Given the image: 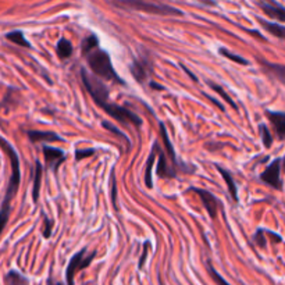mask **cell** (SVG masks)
I'll return each instance as SVG.
<instances>
[{
	"mask_svg": "<svg viewBox=\"0 0 285 285\" xmlns=\"http://www.w3.org/2000/svg\"><path fill=\"white\" fill-rule=\"evenodd\" d=\"M86 61L89 68L92 70V73L98 77V78H103L107 81H113L117 83H124V81L120 78V75L116 73L113 63H111L110 55L106 50H102L99 47H96L95 50H92L91 53L85 56Z\"/></svg>",
	"mask_w": 285,
	"mask_h": 285,
	"instance_id": "6da1fadb",
	"label": "cell"
},
{
	"mask_svg": "<svg viewBox=\"0 0 285 285\" xmlns=\"http://www.w3.org/2000/svg\"><path fill=\"white\" fill-rule=\"evenodd\" d=\"M111 3L124 10H135V11H143L149 14H159V16H183V11L167 4H160L155 1H146V0H111Z\"/></svg>",
	"mask_w": 285,
	"mask_h": 285,
	"instance_id": "7a4b0ae2",
	"label": "cell"
},
{
	"mask_svg": "<svg viewBox=\"0 0 285 285\" xmlns=\"http://www.w3.org/2000/svg\"><path fill=\"white\" fill-rule=\"evenodd\" d=\"M0 147L7 153V156L10 159V164H11V177H10L9 185H7V191H6V196L4 201H10L14 198V195L17 193L20 186V180H21V170H20V159L17 152L13 149V146L10 145L6 139H3L0 137Z\"/></svg>",
	"mask_w": 285,
	"mask_h": 285,
	"instance_id": "3957f363",
	"label": "cell"
},
{
	"mask_svg": "<svg viewBox=\"0 0 285 285\" xmlns=\"http://www.w3.org/2000/svg\"><path fill=\"white\" fill-rule=\"evenodd\" d=\"M81 78H82V82L88 93L92 96L93 102L99 107L103 103L109 102V91H107L106 85L102 82L98 77H92L91 74L86 73L85 70H81Z\"/></svg>",
	"mask_w": 285,
	"mask_h": 285,
	"instance_id": "277c9868",
	"label": "cell"
},
{
	"mask_svg": "<svg viewBox=\"0 0 285 285\" xmlns=\"http://www.w3.org/2000/svg\"><path fill=\"white\" fill-rule=\"evenodd\" d=\"M95 256H96V252H92L91 255H86V249H82V250H80L74 255L71 260H70V263H68V266H67V270H65L67 285H74L75 274L89 266Z\"/></svg>",
	"mask_w": 285,
	"mask_h": 285,
	"instance_id": "5b68a950",
	"label": "cell"
},
{
	"mask_svg": "<svg viewBox=\"0 0 285 285\" xmlns=\"http://www.w3.org/2000/svg\"><path fill=\"white\" fill-rule=\"evenodd\" d=\"M101 107L110 116L111 119H114L116 121L124 122V124H132L135 127H139L142 124L141 119L134 111L128 110V109H125V107H122L120 104H116V103H111L110 101L103 103Z\"/></svg>",
	"mask_w": 285,
	"mask_h": 285,
	"instance_id": "8992f818",
	"label": "cell"
},
{
	"mask_svg": "<svg viewBox=\"0 0 285 285\" xmlns=\"http://www.w3.org/2000/svg\"><path fill=\"white\" fill-rule=\"evenodd\" d=\"M281 164H283V159L278 157L273 163H270L267 168L260 174V178L263 183L270 185L274 189H281L283 181H281Z\"/></svg>",
	"mask_w": 285,
	"mask_h": 285,
	"instance_id": "52a82bcc",
	"label": "cell"
},
{
	"mask_svg": "<svg viewBox=\"0 0 285 285\" xmlns=\"http://www.w3.org/2000/svg\"><path fill=\"white\" fill-rule=\"evenodd\" d=\"M42 150H43V156H45L49 168L56 173L59 170V167L61 166V163L65 160V152H63L61 149H57V147L47 146V145H45Z\"/></svg>",
	"mask_w": 285,
	"mask_h": 285,
	"instance_id": "ba28073f",
	"label": "cell"
},
{
	"mask_svg": "<svg viewBox=\"0 0 285 285\" xmlns=\"http://www.w3.org/2000/svg\"><path fill=\"white\" fill-rule=\"evenodd\" d=\"M193 192L198 193L199 195V198H201V201H202L203 206H204V209L207 210L209 213V216L212 217V219H216L217 217V209H219V202H217V199H216V196L210 193L209 191H206V189H199V188H192Z\"/></svg>",
	"mask_w": 285,
	"mask_h": 285,
	"instance_id": "9c48e42d",
	"label": "cell"
},
{
	"mask_svg": "<svg viewBox=\"0 0 285 285\" xmlns=\"http://www.w3.org/2000/svg\"><path fill=\"white\" fill-rule=\"evenodd\" d=\"M259 7L271 19L278 20V21L285 20L284 7L280 3H277L276 0H259Z\"/></svg>",
	"mask_w": 285,
	"mask_h": 285,
	"instance_id": "30bf717a",
	"label": "cell"
},
{
	"mask_svg": "<svg viewBox=\"0 0 285 285\" xmlns=\"http://www.w3.org/2000/svg\"><path fill=\"white\" fill-rule=\"evenodd\" d=\"M129 68H131V73L134 75V78L138 82H145L152 67H150V61L149 60H146V59H138V60L132 61V64L129 65Z\"/></svg>",
	"mask_w": 285,
	"mask_h": 285,
	"instance_id": "8fae6325",
	"label": "cell"
},
{
	"mask_svg": "<svg viewBox=\"0 0 285 285\" xmlns=\"http://www.w3.org/2000/svg\"><path fill=\"white\" fill-rule=\"evenodd\" d=\"M27 135L29 141L32 143H39V142H60L63 141L61 137H59L56 132H52V131H27Z\"/></svg>",
	"mask_w": 285,
	"mask_h": 285,
	"instance_id": "7c38bea8",
	"label": "cell"
},
{
	"mask_svg": "<svg viewBox=\"0 0 285 285\" xmlns=\"http://www.w3.org/2000/svg\"><path fill=\"white\" fill-rule=\"evenodd\" d=\"M267 116L271 121L274 132L278 139H284L285 135V114L283 111H267Z\"/></svg>",
	"mask_w": 285,
	"mask_h": 285,
	"instance_id": "4fadbf2b",
	"label": "cell"
},
{
	"mask_svg": "<svg viewBox=\"0 0 285 285\" xmlns=\"http://www.w3.org/2000/svg\"><path fill=\"white\" fill-rule=\"evenodd\" d=\"M159 143H155L153 145V149L150 152V155L147 157L146 162V171H145V184H146L147 188H153V180H152V168H153V163H155V159H156V155L159 153Z\"/></svg>",
	"mask_w": 285,
	"mask_h": 285,
	"instance_id": "5bb4252c",
	"label": "cell"
},
{
	"mask_svg": "<svg viewBox=\"0 0 285 285\" xmlns=\"http://www.w3.org/2000/svg\"><path fill=\"white\" fill-rule=\"evenodd\" d=\"M217 170H219V173L223 175V178H224V181H225V184H227L228 192L231 193L232 199H234L235 202H238V189H237V184H235V181H234V178H232V174H231L230 171H227L225 168H223L221 166H217Z\"/></svg>",
	"mask_w": 285,
	"mask_h": 285,
	"instance_id": "9a60e30c",
	"label": "cell"
},
{
	"mask_svg": "<svg viewBox=\"0 0 285 285\" xmlns=\"http://www.w3.org/2000/svg\"><path fill=\"white\" fill-rule=\"evenodd\" d=\"M42 174H43V166L38 160L35 167V178H34V188H32V201L34 203L38 202L39 193H41V185H42Z\"/></svg>",
	"mask_w": 285,
	"mask_h": 285,
	"instance_id": "2e32d148",
	"label": "cell"
},
{
	"mask_svg": "<svg viewBox=\"0 0 285 285\" xmlns=\"http://www.w3.org/2000/svg\"><path fill=\"white\" fill-rule=\"evenodd\" d=\"M258 20H259V22H260V25L265 28L267 32H270L271 35L280 38V39H283V38L285 37V29L283 25L276 24V22H270V21H266V20H262V19H258Z\"/></svg>",
	"mask_w": 285,
	"mask_h": 285,
	"instance_id": "e0dca14e",
	"label": "cell"
},
{
	"mask_svg": "<svg viewBox=\"0 0 285 285\" xmlns=\"http://www.w3.org/2000/svg\"><path fill=\"white\" fill-rule=\"evenodd\" d=\"M160 134H162V138H163V142H164V147H166L167 153H168V157H170V160L174 163V166H175V164H177V156H175L174 146H173L171 141H170V138H168L167 129H166V127H164V124H163V122L160 124Z\"/></svg>",
	"mask_w": 285,
	"mask_h": 285,
	"instance_id": "ac0fdd59",
	"label": "cell"
},
{
	"mask_svg": "<svg viewBox=\"0 0 285 285\" xmlns=\"http://www.w3.org/2000/svg\"><path fill=\"white\" fill-rule=\"evenodd\" d=\"M157 175L159 177H175L174 170H170L167 166L166 155L159 150V162H157Z\"/></svg>",
	"mask_w": 285,
	"mask_h": 285,
	"instance_id": "d6986e66",
	"label": "cell"
},
{
	"mask_svg": "<svg viewBox=\"0 0 285 285\" xmlns=\"http://www.w3.org/2000/svg\"><path fill=\"white\" fill-rule=\"evenodd\" d=\"M4 284L6 285H29L25 277L20 274L19 271H9L4 277Z\"/></svg>",
	"mask_w": 285,
	"mask_h": 285,
	"instance_id": "ffe728a7",
	"label": "cell"
},
{
	"mask_svg": "<svg viewBox=\"0 0 285 285\" xmlns=\"http://www.w3.org/2000/svg\"><path fill=\"white\" fill-rule=\"evenodd\" d=\"M57 55L60 59H68L70 56L73 55V45L70 43V41H67L64 38H61L57 42Z\"/></svg>",
	"mask_w": 285,
	"mask_h": 285,
	"instance_id": "44dd1931",
	"label": "cell"
},
{
	"mask_svg": "<svg viewBox=\"0 0 285 285\" xmlns=\"http://www.w3.org/2000/svg\"><path fill=\"white\" fill-rule=\"evenodd\" d=\"M6 38L9 39L10 42H13L16 45H20V46L22 47H31V43L25 39V35H24L22 31H11V32H9L6 35Z\"/></svg>",
	"mask_w": 285,
	"mask_h": 285,
	"instance_id": "7402d4cb",
	"label": "cell"
},
{
	"mask_svg": "<svg viewBox=\"0 0 285 285\" xmlns=\"http://www.w3.org/2000/svg\"><path fill=\"white\" fill-rule=\"evenodd\" d=\"M98 46H99V39H98V37L96 35H89V37L83 39L82 55L86 56L88 53H91L92 50H95Z\"/></svg>",
	"mask_w": 285,
	"mask_h": 285,
	"instance_id": "603a6c76",
	"label": "cell"
},
{
	"mask_svg": "<svg viewBox=\"0 0 285 285\" xmlns=\"http://www.w3.org/2000/svg\"><path fill=\"white\" fill-rule=\"evenodd\" d=\"M10 203H11L10 201H3L1 209H0V235L4 230V227L7 225V221H9Z\"/></svg>",
	"mask_w": 285,
	"mask_h": 285,
	"instance_id": "cb8c5ba5",
	"label": "cell"
},
{
	"mask_svg": "<svg viewBox=\"0 0 285 285\" xmlns=\"http://www.w3.org/2000/svg\"><path fill=\"white\" fill-rule=\"evenodd\" d=\"M220 55H223L224 57H227V59H230L231 61H234V63H237V64H242V65H248L249 61L246 59H244L242 56L235 55V53H232L230 50H227L225 47H221L220 50Z\"/></svg>",
	"mask_w": 285,
	"mask_h": 285,
	"instance_id": "d4e9b609",
	"label": "cell"
},
{
	"mask_svg": "<svg viewBox=\"0 0 285 285\" xmlns=\"http://www.w3.org/2000/svg\"><path fill=\"white\" fill-rule=\"evenodd\" d=\"M207 85H209V86H212L213 89H214L216 92L219 93L221 98H223L224 101L227 102V103H230V106L232 107V109H235V110L238 109V106H237V104L234 103V101L231 99V96H228V95L225 93V91L223 89V86H220V85H216V83H213V82H207Z\"/></svg>",
	"mask_w": 285,
	"mask_h": 285,
	"instance_id": "484cf974",
	"label": "cell"
},
{
	"mask_svg": "<svg viewBox=\"0 0 285 285\" xmlns=\"http://www.w3.org/2000/svg\"><path fill=\"white\" fill-rule=\"evenodd\" d=\"M259 131H260L262 141H263L265 146L266 147L271 146V143H273V135H271V132L268 131V128H267L265 124H262V125H259Z\"/></svg>",
	"mask_w": 285,
	"mask_h": 285,
	"instance_id": "4316f807",
	"label": "cell"
},
{
	"mask_svg": "<svg viewBox=\"0 0 285 285\" xmlns=\"http://www.w3.org/2000/svg\"><path fill=\"white\" fill-rule=\"evenodd\" d=\"M207 271H209L210 277L214 280V283H216L217 285H230L227 281H225V280H224V278H223V277L220 276V274H219V273H217V271H216V270H214V268H213L210 262L207 263Z\"/></svg>",
	"mask_w": 285,
	"mask_h": 285,
	"instance_id": "83f0119b",
	"label": "cell"
},
{
	"mask_svg": "<svg viewBox=\"0 0 285 285\" xmlns=\"http://www.w3.org/2000/svg\"><path fill=\"white\" fill-rule=\"evenodd\" d=\"M43 237L45 238H50L52 237V231H53V220H50V219H47L46 216H43Z\"/></svg>",
	"mask_w": 285,
	"mask_h": 285,
	"instance_id": "f1b7e54d",
	"label": "cell"
},
{
	"mask_svg": "<svg viewBox=\"0 0 285 285\" xmlns=\"http://www.w3.org/2000/svg\"><path fill=\"white\" fill-rule=\"evenodd\" d=\"M111 202H113L116 209H119V207H117V184H116L114 170L111 171Z\"/></svg>",
	"mask_w": 285,
	"mask_h": 285,
	"instance_id": "f546056e",
	"label": "cell"
},
{
	"mask_svg": "<svg viewBox=\"0 0 285 285\" xmlns=\"http://www.w3.org/2000/svg\"><path fill=\"white\" fill-rule=\"evenodd\" d=\"M267 67L273 71V73H277V77L284 82V77H285V67L281 64H267Z\"/></svg>",
	"mask_w": 285,
	"mask_h": 285,
	"instance_id": "4dcf8cb0",
	"label": "cell"
},
{
	"mask_svg": "<svg viewBox=\"0 0 285 285\" xmlns=\"http://www.w3.org/2000/svg\"><path fill=\"white\" fill-rule=\"evenodd\" d=\"M253 241L255 244L258 245L259 248H265L266 246V238H265V231L263 230H258L255 237H253Z\"/></svg>",
	"mask_w": 285,
	"mask_h": 285,
	"instance_id": "1f68e13d",
	"label": "cell"
},
{
	"mask_svg": "<svg viewBox=\"0 0 285 285\" xmlns=\"http://www.w3.org/2000/svg\"><path fill=\"white\" fill-rule=\"evenodd\" d=\"M102 125H103V128L109 129V131H111L113 134H116V135H120V137H122V138L125 139V141H128V142H129L128 137H127L125 134H122V132H121V131H120L119 128H116V127H114L113 124H110V122H109V121H107V122H106V121H103V124H102Z\"/></svg>",
	"mask_w": 285,
	"mask_h": 285,
	"instance_id": "d6a6232c",
	"label": "cell"
},
{
	"mask_svg": "<svg viewBox=\"0 0 285 285\" xmlns=\"http://www.w3.org/2000/svg\"><path fill=\"white\" fill-rule=\"evenodd\" d=\"M93 153H95V149H78L77 152H75V159L80 162V160H82V159H85V157H89V156H92Z\"/></svg>",
	"mask_w": 285,
	"mask_h": 285,
	"instance_id": "836d02e7",
	"label": "cell"
},
{
	"mask_svg": "<svg viewBox=\"0 0 285 285\" xmlns=\"http://www.w3.org/2000/svg\"><path fill=\"white\" fill-rule=\"evenodd\" d=\"M147 249H149V242H145V244H143V250H142V256L139 259L138 263L139 268H142V267L145 266V260H146L147 258Z\"/></svg>",
	"mask_w": 285,
	"mask_h": 285,
	"instance_id": "e575fe53",
	"label": "cell"
},
{
	"mask_svg": "<svg viewBox=\"0 0 285 285\" xmlns=\"http://www.w3.org/2000/svg\"><path fill=\"white\" fill-rule=\"evenodd\" d=\"M204 96H206V99H209V101L212 102V103H214V104H216V106H217V107H219V109H220L221 111L225 110V107H224V104H223V103H220V102H219V101H216V99H214L213 96H210V95H206V93H204Z\"/></svg>",
	"mask_w": 285,
	"mask_h": 285,
	"instance_id": "d590c367",
	"label": "cell"
},
{
	"mask_svg": "<svg viewBox=\"0 0 285 285\" xmlns=\"http://www.w3.org/2000/svg\"><path fill=\"white\" fill-rule=\"evenodd\" d=\"M183 68H184V71L186 74H188V75H189V77H191V78H192L193 81H196V82H198V78H196V77H195V75H193L192 73H191V71H189V70H188V68H186V67H183Z\"/></svg>",
	"mask_w": 285,
	"mask_h": 285,
	"instance_id": "8d00e7d4",
	"label": "cell"
},
{
	"mask_svg": "<svg viewBox=\"0 0 285 285\" xmlns=\"http://www.w3.org/2000/svg\"><path fill=\"white\" fill-rule=\"evenodd\" d=\"M150 86H153V88H155V89H157V91H163V89H164L162 85H157V83H155V82H150Z\"/></svg>",
	"mask_w": 285,
	"mask_h": 285,
	"instance_id": "74e56055",
	"label": "cell"
},
{
	"mask_svg": "<svg viewBox=\"0 0 285 285\" xmlns=\"http://www.w3.org/2000/svg\"><path fill=\"white\" fill-rule=\"evenodd\" d=\"M47 285H55L53 284V280H52V276L47 278Z\"/></svg>",
	"mask_w": 285,
	"mask_h": 285,
	"instance_id": "f35d334b",
	"label": "cell"
},
{
	"mask_svg": "<svg viewBox=\"0 0 285 285\" xmlns=\"http://www.w3.org/2000/svg\"><path fill=\"white\" fill-rule=\"evenodd\" d=\"M57 285H63V284H57Z\"/></svg>",
	"mask_w": 285,
	"mask_h": 285,
	"instance_id": "ab89813d",
	"label": "cell"
}]
</instances>
